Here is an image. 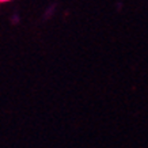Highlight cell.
Wrapping results in <instances>:
<instances>
[{
    "mask_svg": "<svg viewBox=\"0 0 148 148\" xmlns=\"http://www.w3.org/2000/svg\"><path fill=\"white\" fill-rule=\"evenodd\" d=\"M8 1H11V0H0V3H8Z\"/></svg>",
    "mask_w": 148,
    "mask_h": 148,
    "instance_id": "obj_1",
    "label": "cell"
}]
</instances>
